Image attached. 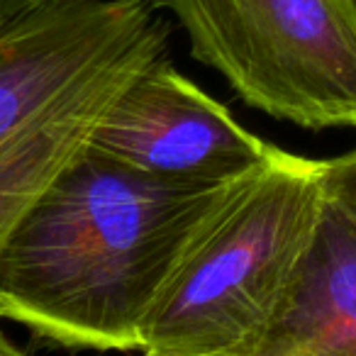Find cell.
<instances>
[{
    "label": "cell",
    "mask_w": 356,
    "mask_h": 356,
    "mask_svg": "<svg viewBox=\"0 0 356 356\" xmlns=\"http://www.w3.org/2000/svg\"><path fill=\"white\" fill-rule=\"evenodd\" d=\"M229 186L173 184L86 142L0 242V317L66 349L139 351L178 259Z\"/></svg>",
    "instance_id": "obj_1"
},
{
    "label": "cell",
    "mask_w": 356,
    "mask_h": 356,
    "mask_svg": "<svg viewBox=\"0 0 356 356\" xmlns=\"http://www.w3.org/2000/svg\"><path fill=\"white\" fill-rule=\"evenodd\" d=\"M0 356H30V354H25L20 346L13 344L6 332H3V327H0Z\"/></svg>",
    "instance_id": "obj_10"
},
{
    "label": "cell",
    "mask_w": 356,
    "mask_h": 356,
    "mask_svg": "<svg viewBox=\"0 0 356 356\" xmlns=\"http://www.w3.org/2000/svg\"><path fill=\"white\" fill-rule=\"evenodd\" d=\"M325 193L344 205L356 218V149L334 159H325V173H322Z\"/></svg>",
    "instance_id": "obj_8"
},
{
    "label": "cell",
    "mask_w": 356,
    "mask_h": 356,
    "mask_svg": "<svg viewBox=\"0 0 356 356\" xmlns=\"http://www.w3.org/2000/svg\"><path fill=\"white\" fill-rule=\"evenodd\" d=\"M247 356H356V218L327 193L296 281Z\"/></svg>",
    "instance_id": "obj_6"
},
{
    "label": "cell",
    "mask_w": 356,
    "mask_h": 356,
    "mask_svg": "<svg viewBox=\"0 0 356 356\" xmlns=\"http://www.w3.org/2000/svg\"><path fill=\"white\" fill-rule=\"evenodd\" d=\"M325 159L273 149L195 229L147 320L139 356H247L315 237Z\"/></svg>",
    "instance_id": "obj_2"
},
{
    "label": "cell",
    "mask_w": 356,
    "mask_h": 356,
    "mask_svg": "<svg viewBox=\"0 0 356 356\" xmlns=\"http://www.w3.org/2000/svg\"><path fill=\"white\" fill-rule=\"evenodd\" d=\"M42 3H49V0H0V17L17 15V13H22V10L42 6Z\"/></svg>",
    "instance_id": "obj_9"
},
{
    "label": "cell",
    "mask_w": 356,
    "mask_h": 356,
    "mask_svg": "<svg viewBox=\"0 0 356 356\" xmlns=\"http://www.w3.org/2000/svg\"><path fill=\"white\" fill-rule=\"evenodd\" d=\"M105 110L76 113L42 124L0 154V242L66 161L88 142L90 129Z\"/></svg>",
    "instance_id": "obj_7"
},
{
    "label": "cell",
    "mask_w": 356,
    "mask_h": 356,
    "mask_svg": "<svg viewBox=\"0 0 356 356\" xmlns=\"http://www.w3.org/2000/svg\"><path fill=\"white\" fill-rule=\"evenodd\" d=\"M191 56L254 110L302 129H356V0H156Z\"/></svg>",
    "instance_id": "obj_3"
},
{
    "label": "cell",
    "mask_w": 356,
    "mask_h": 356,
    "mask_svg": "<svg viewBox=\"0 0 356 356\" xmlns=\"http://www.w3.org/2000/svg\"><path fill=\"white\" fill-rule=\"evenodd\" d=\"M166 42L152 0H49L0 17V154L42 124L105 110Z\"/></svg>",
    "instance_id": "obj_4"
},
{
    "label": "cell",
    "mask_w": 356,
    "mask_h": 356,
    "mask_svg": "<svg viewBox=\"0 0 356 356\" xmlns=\"http://www.w3.org/2000/svg\"><path fill=\"white\" fill-rule=\"evenodd\" d=\"M88 142L149 176L186 186L237 184L276 149L244 129L166 56L108 105Z\"/></svg>",
    "instance_id": "obj_5"
}]
</instances>
